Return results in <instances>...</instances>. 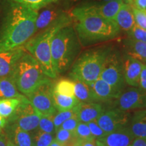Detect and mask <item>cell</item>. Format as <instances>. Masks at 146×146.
Returning <instances> with one entry per match:
<instances>
[{
    "label": "cell",
    "mask_w": 146,
    "mask_h": 146,
    "mask_svg": "<svg viewBox=\"0 0 146 146\" xmlns=\"http://www.w3.org/2000/svg\"><path fill=\"white\" fill-rule=\"evenodd\" d=\"M92 89L98 102H108L115 100L120 94L112 88L109 84L99 78L94 83L89 85Z\"/></svg>",
    "instance_id": "obj_17"
},
{
    "label": "cell",
    "mask_w": 146,
    "mask_h": 146,
    "mask_svg": "<svg viewBox=\"0 0 146 146\" xmlns=\"http://www.w3.org/2000/svg\"><path fill=\"white\" fill-rule=\"evenodd\" d=\"M96 143H97V146H104L102 144V143H101L100 141L98 140H96Z\"/></svg>",
    "instance_id": "obj_47"
},
{
    "label": "cell",
    "mask_w": 146,
    "mask_h": 146,
    "mask_svg": "<svg viewBox=\"0 0 146 146\" xmlns=\"http://www.w3.org/2000/svg\"><path fill=\"white\" fill-rule=\"evenodd\" d=\"M72 80L74 83V96L78 101L83 103L98 102L89 85L79 80Z\"/></svg>",
    "instance_id": "obj_23"
},
{
    "label": "cell",
    "mask_w": 146,
    "mask_h": 146,
    "mask_svg": "<svg viewBox=\"0 0 146 146\" xmlns=\"http://www.w3.org/2000/svg\"><path fill=\"white\" fill-rule=\"evenodd\" d=\"M123 3V0H115V1L105 2L101 5H91V6L93 10L102 17L108 21L114 22L118 11L120 10Z\"/></svg>",
    "instance_id": "obj_19"
},
{
    "label": "cell",
    "mask_w": 146,
    "mask_h": 146,
    "mask_svg": "<svg viewBox=\"0 0 146 146\" xmlns=\"http://www.w3.org/2000/svg\"><path fill=\"white\" fill-rule=\"evenodd\" d=\"M110 52V49L101 48L83 53L73 64L70 74L71 78L88 85L94 83L100 78L103 64Z\"/></svg>",
    "instance_id": "obj_6"
},
{
    "label": "cell",
    "mask_w": 146,
    "mask_h": 146,
    "mask_svg": "<svg viewBox=\"0 0 146 146\" xmlns=\"http://www.w3.org/2000/svg\"><path fill=\"white\" fill-rule=\"evenodd\" d=\"M125 1L127 2L128 4H130V3H132L134 0H125Z\"/></svg>",
    "instance_id": "obj_48"
},
{
    "label": "cell",
    "mask_w": 146,
    "mask_h": 146,
    "mask_svg": "<svg viewBox=\"0 0 146 146\" xmlns=\"http://www.w3.org/2000/svg\"><path fill=\"white\" fill-rule=\"evenodd\" d=\"M68 16L61 10L56 8H51L41 11L39 14L38 13L36 20L35 33L38 31H40V33L43 32V31L54 26Z\"/></svg>",
    "instance_id": "obj_14"
},
{
    "label": "cell",
    "mask_w": 146,
    "mask_h": 146,
    "mask_svg": "<svg viewBox=\"0 0 146 146\" xmlns=\"http://www.w3.org/2000/svg\"><path fill=\"white\" fill-rule=\"evenodd\" d=\"M25 50V47L22 46L0 52V78L12 76L18 61L26 52Z\"/></svg>",
    "instance_id": "obj_12"
},
{
    "label": "cell",
    "mask_w": 146,
    "mask_h": 146,
    "mask_svg": "<svg viewBox=\"0 0 146 146\" xmlns=\"http://www.w3.org/2000/svg\"><path fill=\"white\" fill-rule=\"evenodd\" d=\"M68 1H72V2H74V1H77L78 0H68Z\"/></svg>",
    "instance_id": "obj_50"
},
{
    "label": "cell",
    "mask_w": 146,
    "mask_h": 146,
    "mask_svg": "<svg viewBox=\"0 0 146 146\" xmlns=\"http://www.w3.org/2000/svg\"><path fill=\"white\" fill-rule=\"evenodd\" d=\"M72 146H81V141H80V140H78L76 139L75 140V141L73 143Z\"/></svg>",
    "instance_id": "obj_45"
},
{
    "label": "cell",
    "mask_w": 146,
    "mask_h": 146,
    "mask_svg": "<svg viewBox=\"0 0 146 146\" xmlns=\"http://www.w3.org/2000/svg\"><path fill=\"white\" fill-rule=\"evenodd\" d=\"M50 146H64L62 144L60 143L59 142H58L57 141H56V140H54V141H52V143L50 144Z\"/></svg>",
    "instance_id": "obj_44"
},
{
    "label": "cell",
    "mask_w": 146,
    "mask_h": 146,
    "mask_svg": "<svg viewBox=\"0 0 146 146\" xmlns=\"http://www.w3.org/2000/svg\"><path fill=\"white\" fill-rule=\"evenodd\" d=\"M11 76L18 91L26 97L50 80L44 74L38 62L27 52L18 60Z\"/></svg>",
    "instance_id": "obj_5"
},
{
    "label": "cell",
    "mask_w": 146,
    "mask_h": 146,
    "mask_svg": "<svg viewBox=\"0 0 146 146\" xmlns=\"http://www.w3.org/2000/svg\"><path fill=\"white\" fill-rule=\"evenodd\" d=\"M137 8L146 12V0H135Z\"/></svg>",
    "instance_id": "obj_40"
},
{
    "label": "cell",
    "mask_w": 146,
    "mask_h": 146,
    "mask_svg": "<svg viewBox=\"0 0 146 146\" xmlns=\"http://www.w3.org/2000/svg\"><path fill=\"white\" fill-rule=\"evenodd\" d=\"M116 108L123 111L145 108L146 91L139 87H131L121 94L113 102Z\"/></svg>",
    "instance_id": "obj_11"
},
{
    "label": "cell",
    "mask_w": 146,
    "mask_h": 146,
    "mask_svg": "<svg viewBox=\"0 0 146 146\" xmlns=\"http://www.w3.org/2000/svg\"><path fill=\"white\" fill-rule=\"evenodd\" d=\"M25 97L18 91L12 76L0 78V100L23 99Z\"/></svg>",
    "instance_id": "obj_21"
},
{
    "label": "cell",
    "mask_w": 146,
    "mask_h": 146,
    "mask_svg": "<svg viewBox=\"0 0 146 146\" xmlns=\"http://www.w3.org/2000/svg\"><path fill=\"white\" fill-rule=\"evenodd\" d=\"M33 139V146H50L54 141V135L38 130Z\"/></svg>",
    "instance_id": "obj_28"
},
{
    "label": "cell",
    "mask_w": 146,
    "mask_h": 146,
    "mask_svg": "<svg viewBox=\"0 0 146 146\" xmlns=\"http://www.w3.org/2000/svg\"><path fill=\"white\" fill-rule=\"evenodd\" d=\"M75 110L79 121L88 123L98 119L105 109L102 104L96 102H80L75 107Z\"/></svg>",
    "instance_id": "obj_16"
},
{
    "label": "cell",
    "mask_w": 146,
    "mask_h": 146,
    "mask_svg": "<svg viewBox=\"0 0 146 146\" xmlns=\"http://www.w3.org/2000/svg\"><path fill=\"white\" fill-rule=\"evenodd\" d=\"M53 87L54 84L50 80L27 97L41 116H54L57 110L53 99Z\"/></svg>",
    "instance_id": "obj_9"
},
{
    "label": "cell",
    "mask_w": 146,
    "mask_h": 146,
    "mask_svg": "<svg viewBox=\"0 0 146 146\" xmlns=\"http://www.w3.org/2000/svg\"><path fill=\"white\" fill-rule=\"evenodd\" d=\"M76 138L80 141H86V140L95 139L91 135L87 123L79 122L74 131Z\"/></svg>",
    "instance_id": "obj_31"
},
{
    "label": "cell",
    "mask_w": 146,
    "mask_h": 146,
    "mask_svg": "<svg viewBox=\"0 0 146 146\" xmlns=\"http://www.w3.org/2000/svg\"><path fill=\"white\" fill-rule=\"evenodd\" d=\"M130 114L116 108L104 110L97 119L98 125L106 133L118 130L129 125Z\"/></svg>",
    "instance_id": "obj_10"
},
{
    "label": "cell",
    "mask_w": 146,
    "mask_h": 146,
    "mask_svg": "<svg viewBox=\"0 0 146 146\" xmlns=\"http://www.w3.org/2000/svg\"><path fill=\"white\" fill-rule=\"evenodd\" d=\"M132 10L135 25L140 28L146 30V12L140 10L136 6L132 7Z\"/></svg>",
    "instance_id": "obj_34"
},
{
    "label": "cell",
    "mask_w": 146,
    "mask_h": 146,
    "mask_svg": "<svg viewBox=\"0 0 146 146\" xmlns=\"http://www.w3.org/2000/svg\"><path fill=\"white\" fill-rule=\"evenodd\" d=\"M1 131H2V130H1V131H0V132H1Z\"/></svg>",
    "instance_id": "obj_51"
},
{
    "label": "cell",
    "mask_w": 146,
    "mask_h": 146,
    "mask_svg": "<svg viewBox=\"0 0 146 146\" xmlns=\"http://www.w3.org/2000/svg\"><path fill=\"white\" fill-rule=\"evenodd\" d=\"M76 114L75 108L70 110L60 111L57 114H55L53 117V122H54L56 131L60 129L64 122L68 120V118L75 116Z\"/></svg>",
    "instance_id": "obj_32"
},
{
    "label": "cell",
    "mask_w": 146,
    "mask_h": 146,
    "mask_svg": "<svg viewBox=\"0 0 146 146\" xmlns=\"http://www.w3.org/2000/svg\"><path fill=\"white\" fill-rule=\"evenodd\" d=\"M7 146H17L12 142L10 139H7Z\"/></svg>",
    "instance_id": "obj_46"
},
{
    "label": "cell",
    "mask_w": 146,
    "mask_h": 146,
    "mask_svg": "<svg viewBox=\"0 0 146 146\" xmlns=\"http://www.w3.org/2000/svg\"><path fill=\"white\" fill-rule=\"evenodd\" d=\"M100 1H104V2H108V1H115V0H100Z\"/></svg>",
    "instance_id": "obj_49"
},
{
    "label": "cell",
    "mask_w": 146,
    "mask_h": 146,
    "mask_svg": "<svg viewBox=\"0 0 146 146\" xmlns=\"http://www.w3.org/2000/svg\"><path fill=\"white\" fill-rule=\"evenodd\" d=\"M7 139L2 131L0 132V146H7Z\"/></svg>",
    "instance_id": "obj_42"
},
{
    "label": "cell",
    "mask_w": 146,
    "mask_h": 146,
    "mask_svg": "<svg viewBox=\"0 0 146 146\" xmlns=\"http://www.w3.org/2000/svg\"><path fill=\"white\" fill-rule=\"evenodd\" d=\"M87 125L89 126V130L91 131V135L94 137L95 139H100L103 138L106 135L107 133L98 125L97 120L89 122V123H87Z\"/></svg>",
    "instance_id": "obj_36"
},
{
    "label": "cell",
    "mask_w": 146,
    "mask_h": 146,
    "mask_svg": "<svg viewBox=\"0 0 146 146\" xmlns=\"http://www.w3.org/2000/svg\"><path fill=\"white\" fill-rule=\"evenodd\" d=\"M131 146H146V137L135 138Z\"/></svg>",
    "instance_id": "obj_39"
},
{
    "label": "cell",
    "mask_w": 146,
    "mask_h": 146,
    "mask_svg": "<svg viewBox=\"0 0 146 146\" xmlns=\"http://www.w3.org/2000/svg\"><path fill=\"white\" fill-rule=\"evenodd\" d=\"M12 132V142L17 146H33V139L29 132L20 129L17 126L9 125Z\"/></svg>",
    "instance_id": "obj_25"
},
{
    "label": "cell",
    "mask_w": 146,
    "mask_h": 146,
    "mask_svg": "<svg viewBox=\"0 0 146 146\" xmlns=\"http://www.w3.org/2000/svg\"><path fill=\"white\" fill-rule=\"evenodd\" d=\"M100 78L121 94L125 81L123 63L117 54L110 52L108 54L103 64Z\"/></svg>",
    "instance_id": "obj_8"
},
{
    "label": "cell",
    "mask_w": 146,
    "mask_h": 146,
    "mask_svg": "<svg viewBox=\"0 0 146 146\" xmlns=\"http://www.w3.org/2000/svg\"><path fill=\"white\" fill-rule=\"evenodd\" d=\"M79 50L77 34L70 25L60 29L51 41L53 65L58 75L72 65Z\"/></svg>",
    "instance_id": "obj_3"
},
{
    "label": "cell",
    "mask_w": 146,
    "mask_h": 146,
    "mask_svg": "<svg viewBox=\"0 0 146 146\" xmlns=\"http://www.w3.org/2000/svg\"><path fill=\"white\" fill-rule=\"evenodd\" d=\"M129 127L135 137H146V109L133 114Z\"/></svg>",
    "instance_id": "obj_20"
},
{
    "label": "cell",
    "mask_w": 146,
    "mask_h": 146,
    "mask_svg": "<svg viewBox=\"0 0 146 146\" xmlns=\"http://www.w3.org/2000/svg\"><path fill=\"white\" fill-rule=\"evenodd\" d=\"M79 120L76 116H72L70 118H68V120H66V121L64 122L62 125L60 127V129H64V130H67L69 131H72V132H74L76 127H77L78 124L79 123Z\"/></svg>",
    "instance_id": "obj_37"
},
{
    "label": "cell",
    "mask_w": 146,
    "mask_h": 146,
    "mask_svg": "<svg viewBox=\"0 0 146 146\" xmlns=\"http://www.w3.org/2000/svg\"><path fill=\"white\" fill-rule=\"evenodd\" d=\"M21 100L17 98L0 100V116L5 118L10 117L21 103Z\"/></svg>",
    "instance_id": "obj_27"
},
{
    "label": "cell",
    "mask_w": 146,
    "mask_h": 146,
    "mask_svg": "<svg viewBox=\"0 0 146 146\" xmlns=\"http://www.w3.org/2000/svg\"><path fill=\"white\" fill-rule=\"evenodd\" d=\"M139 88L144 91H146V64H144L142 68L141 74H140Z\"/></svg>",
    "instance_id": "obj_38"
},
{
    "label": "cell",
    "mask_w": 146,
    "mask_h": 146,
    "mask_svg": "<svg viewBox=\"0 0 146 146\" xmlns=\"http://www.w3.org/2000/svg\"><path fill=\"white\" fill-rule=\"evenodd\" d=\"M81 146H97L96 139L86 140V141H81Z\"/></svg>",
    "instance_id": "obj_41"
},
{
    "label": "cell",
    "mask_w": 146,
    "mask_h": 146,
    "mask_svg": "<svg viewBox=\"0 0 146 146\" xmlns=\"http://www.w3.org/2000/svg\"><path fill=\"white\" fill-rule=\"evenodd\" d=\"M53 99L55 108L58 111L70 110L79 104L80 102L75 96H66L53 91Z\"/></svg>",
    "instance_id": "obj_24"
},
{
    "label": "cell",
    "mask_w": 146,
    "mask_h": 146,
    "mask_svg": "<svg viewBox=\"0 0 146 146\" xmlns=\"http://www.w3.org/2000/svg\"><path fill=\"white\" fill-rule=\"evenodd\" d=\"M53 91L66 96H74V83L72 79L62 78L54 84Z\"/></svg>",
    "instance_id": "obj_26"
},
{
    "label": "cell",
    "mask_w": 146,
    "mask_h": 146,
    "mask_svg": "<svg viewBox=\"0 0 146 146\" xmlns=\"http://www.w3.org/2000/svg\"><path fill=\"white\" fill-rule=\"evenodd\" d=\"M144 64L129 56L123 63V76L126 83L133 87H139L140 74Z\"/></svg>",
    "instance_id": "obj_15"
},
{
    "label": "cell",
    "mask_w": 146,
    "mask_h": 146,
    "mask_svg": "<svg viewBox=\"0 0 146 146\" xmlns=\"http://www.w3.org/2000/svg\"><path fill=\"white\" fill-rule=\"evenodd\" d=\"M72 15L76 23V34L83 44L113 39L120 32L115 22L102 17L91 5L75 8Z\"/></svg>",
    "instance_id": "obj_2"
},
{
    "label": "cell",
    "mask_w": 146,
    "mask_h": 146,
    "mask_svg": "<svg viewBox=\"0 0 146 146\" xmlns=\"http://www.w3.org/2000/svg\"><path fill=\"white\" fill-rule=\"evenodd\" d=\"M41 115L27 97L21 100L13 114L7 118L8 124L17 126L20 129L31 132L39 127Z\"/></svg>",
    "instance_id": "obj_7"
},
{
    "label": "cell",
    "mask_w": 146,
    "mask_h": 146,
    "mask_svg": "<svg viewBox=\"0 0 146 146\" xmlns=\"http://www.w3.org/2000/svg\"><path fill=\"white\" fill-rule=\"evenodd\" d=\"M70 18L68 16L54 26L32 37L24 45L25 50L33 56L39 64L44 74L50 78H56L58 76L53 65L51 41L53 36L60 29L70 25Z\"/></svg>",
    "instance_id": "obj_4"
},
{
    "label": "cell",
    "mask_w": 146,
    "mask_h": 146,
    "mask_svg": "<svg viewBox=\"0 0 146 146\" xmlns=\"http://www.w3.org/2000/svg\"><path fill=\"white\" fill-rule=\"evenodd\" d=\"M114 22L120 30L128 32L132 29L135 25L132 7L128 3H124L118 11Z\"/></svg>",
    "instance_id": "obj_18"
},
{
    "label": "cell",
    "mask_w": 146,
    "mask_h": 146,
    "mask_svg": "<svg viewBox=\"0 0 146 146\" xmlns=\"http://www.w3.org/2000/svg\"><path fill=\"white\" fill-rule=\"evenodd\" d=\"M54 116H41L39 123V129L43 132L50 133L54 135L56 133L54 122H53Z\"/></svg>",
    "instance_id": "obj_33"
},
{
    "label": "cell",
    "mask_w": 146,
    "mask_h": 146,
    "mask_svg": "<svg viewBox=\"0 0 146 146\" xmlns=\"http://www.w3.org/2000/svg\"><path fill=\"white\" fill-rule=\"evenodd\" d=\"M135 138L129 125L107 133L106 135L98 141L104 146H131Z\"/></svg>",
    "instance_id": "obj_13"
},
{
    "label": "cell",
    "mask_w": 146,
    "mask_h": 146,
    "mask_svg": "<svg viewBox=\"0 0 146 146\" xmlns=\"http://www.w3.org/2000/svg\"><path fill=\"white\" fill-rule=\"evenodd\" d=\"M125 45L127 56L146 63V43L129 39L126 41Z\"/></svg>",
    "instance_id": "obj_22"
},
{
    "label": "cell",
    "mask_w": 146,
    "mask_h": 146,
    "mask_svg": "<svg viewBox=\"0 0 146 146\" xmlns=\"http://www.w3.org/2000/svg\"><path fill=\"white\" fill-rule=\"evenodd\" d=\"M38 12L12 2L0 31V52L24 46L36 32Z\"/></svg>",
    "instance_id": "obj_1"
},
{
    "label": "cell",
    "mask_w": 146,
    "mask_h": 146,
    "mask_svg": "<svg viewBox=\"0 0 146 146\" xmlns=\"http://www.w3.org/2000/svg\"><path fill=\"white\" fill-rule=\"evenodd\" d=\"M56 1L58 0H12V2L25 5L35 11L45 8L51 3L56 2Z\"/></svg>",
    "instance_id": "obj_29"
},
{
    "label": "cell",
    "mask_w": 146,
    "mask_h": 146,
    "mask_svg": "<svg viewBox=\"0 0 146 146\" xmlns=\"http://www.w3.org/2000/svg\"><path fill=\"white\" fill-rule=\"evenodd\" d=\"M76 139L74 132L69 131L64 129H60L56 131V138L55 140L62 144L64 146H66L69 144L72 143Z\"/></svg>",
    "instance_id": "obj_30"
},
{
    "label": "cell",
    "mask_w": 146,
    "mask_h": 146,
    "mask_svg": "<svg viewBox=\"0 0 146 146\" xmlns=\"http://www.w3.org/2000/svg\"><path fill=\"white\" fill-rule=\"evenodd\" d=\"M8 124V120L7 118H3L0 116V131H1Z\"/></svg>",
    "instance_id": "obj_43"
},
{
    "label": "cell",
    "mask_w": 146,
    "mask_h": 146,
    "mask_svg": "<svg viewBox=\"0 0 146 146\" xmlns=\"http://www.w3.org/2000/svg\"><path fill=\"white\" fill-rule=\"evenodd\" d=\"M127 33L130 39L146 43V30L140 28L136 25H135L132 29L128 31Z\"/></svg>",
    "instance_id": "obj_35"
}]
</instances>
